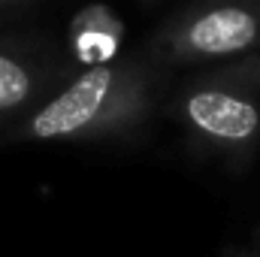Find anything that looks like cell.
Returning <instances> with one entry per match:
<instances>
[{"label": "cell", "mask_w": 260, "mask_h": 257, "mask_svg": "<svg viewBox=\"0 0 260 257\" xmlns=\"http://www.w3.org/2000/svg\"><path fill=\"white\" fill-rule=\"evenodd\" d=\"M37 88L34 64L12 49H0V118L18 112Z\"/></svg>", "instance_id": "5b68a950"}, {"label": "cell", "mask_w": 260, "mask_h": 257, "mask_svg": "<svg viewBox=\"0 0 260 257\" xmlns=\"http://www.w3.org/2000/svg\"><path fill=\"white\" fill-rule=\"evenodd\" d=\"M254 248L260 251V227H257V236H254Z\"/></svg>", "instance_id": "52a82bcc"}, {"label": "cell", "mask_w": 260, "mask_h": 257, "mask_svg": "<svg viewBox=\"0 0 260 257\" xmlns=\"http://www.w3.org/2000/svg\"><path fill=\"white\" fill-rule=\"evenodd\" d=\"M173 112L197 148L245 167L260 145V52L191 79Z\"/></svg>", "instance_id": "7a4b0ae2"}, {"label": "cell", "mask_w": 260, "mask_h": 257, "mask_svg": "<svg viewBox=\"0 0 260 257\" xmlns=\"http://www.w3.org/2000/svg\"><path fill=\"white\" fill-rule=\"evenodd\" d=\"M124 43V21L106 3H88L70 18V49L85 67L109 64Z\"/></svg>", "instance_id": "277c9868"}, {"label": "cell", "mask_w": 260, "mask_h": 257, "mask_svg": "<svg viewBox=\"0 0 260 257\" xmlns=\"http://www.w3.org/2000/svg\"><path fill=\"white\" fill-rule=\"evenodd\" d=\"M233 257H260L257 248H251V251H245V254H233Z\"/></svg>", "instance_id": "8992f818"}, {"label": "cell", "mask_w": 260, "mask_h": 257, "mask_svg": "<svg viewBox=\"0 0 260 257\" xmlns=\"http://www.w3.org/2000/svg\"><path fill=\"white\" fill-rule=\"evenodd\" d=\"M151 109V79L139 64H97L73 76L27 121L21 136L34 142H79L127 133Z\"/></svg>", "instance_id": "6da1fadb"}, {"label": "cell", "mask_w": 260, "mask_h": 257, "mask_svg": "<svg viewBox=\"0 0 260 257\" xmlns=\"http://www.w3.org/2000/svg\"><path fill=\"white\" fill-rule=\"evenodd\" d=\"M260 52V0H197L151 43L160 64H209Z\"/></svg>", "instance_id": "3957f363"}, {"label": "cell", "mask_w": 260, "mask_h": 257, "mask_svg": "<svg viewBox=\"0 0 260 257\" xmlns=\"http://www.w3.org/2000/svg\"><path fill=\"white\" fill-rule=\"evenodd\" d=\"M3 3H15V0H0V6H3Z\"/></svg>", "instance_id": "ba28073f"}]
</instances>
